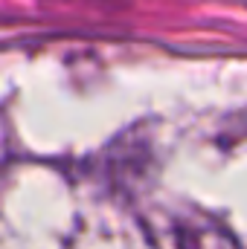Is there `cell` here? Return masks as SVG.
<instances>
[{"mask_svg": "<svg viewBox=\"0 0 247 249\" xmlns=\"http://www.w3.org/2000/svg\"><path fill=\"white\" fill-rule=\"evenodd\" d=\"M181 249H239V244L218 226H181L178 229Z\"/></svg>", "mask_w": 247, "mask_h": 249, "instance_id": "6da1fadb", "label": "cell"}]
</instances>
